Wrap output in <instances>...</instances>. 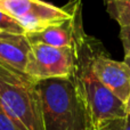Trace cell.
<instances>
[{
    "label": "cell",
    "instance_id": "6da1fadb",
    "mask_svg": "<svg viewBox=\"0 0 130 130\" xmlns=\"http://www.w3.org/2000/svg\"><path fill=\"white\" fill-rule=\"evenodd\" d=\"M45 130H89L85 99L73 75L38 81Z\"/></svg>",
    "mask_w": 130,
    "mask_h": 130
},
{
    "label": "cell",
    "instance_id": "7a4b0ae2",
    "mask_svg": "<svg viewBox=\"0 0 130 130\" xmlns=\"http://www.w3.org/2000/svg\"><path fill=\"white\" fill-rule=\"evenodd\" d=\"M98 45V40L88 37L78 52V62L73 73L87 106L89 130H94L106 121L127 115L126 104L108 90L92 71V56Z\"/></svg>",
    "mask_w": 130,
    "mask_h": 130
},
{
    "label": "cell",
    "instance_id": "3957f363",
    "mask_svg": "<svg viewBox=\"0 0 130 130\" xmlns=\"http://www.w3.org/2000/svg\"><path fill=\"white\" fill-rule=\"evenodd\" d=\"M0 107L18 130H45L38 81L0 65Z\"/></svg>",
    "mask_w": 130,
    "mask_h": 130
},
{
    "label": "cell",
    "instance_id": "277c9868",
    "mask_svg": "<svg viewBox=\"0 0 130 130\" xmlns=\"http://www.w3.org/2000/svg\"><path fill=\"white\" fill-rule=\"evenodd\" d=\"M78 52L43 43H31L24 73L36 81L71 76L76 67Z\"/></svg>",
    "mask_w": 130,
    "mask_h": 130
},
{
    "label": "cell",
    "instance_id": "5b68a950",
    "mask_svg": "<svg viewBox=\"0 0 130 130\" xmlns=\"http://www.w3.org/2000/svg\"><path fill=\"white\" fill-rule=\"evenodd\" d=\"M0 10L15 18L29 34L69 18L71 4L56 7L41 0H0Z\"/></svg>",
    "mask_w": 130,
    "mask_h": 130
},
{
    "label": "cell",
    "instance_id": "8992f818",
    "mask_svg": "<svg viewBox=\"0 0 130 130\" xmlns=\"http://www.w3.org/2000/svg\"><path fill=\"white\" fill-rule=\"evenodd\" d=\"M71 16L57 22L36 33L26 34L31 43H43L56 48H70L79 50L86 42L88 36L83 29L82 2L71 0Z\"/></svg>",
    "mask_w": 130,
    "mask_h": 130
},
{
    "label": "cell",
    "instance_id": "52a82bcc",
    "mask_svg": "<svg viewBox=\"0 0 130 130\" xmlns=\"http://www.w3.org/2000/svg\"><path fill=\"white\" fill-rule=\"evenodd\" d=\"M91 67L97 79L126 104L130 94V70L127 65L111 59L99 42L92 56Z\"/></svg>",
    "mask_w": 130,
    "mask_h": 130
},
{
    "label": "cell",
    "instance_id": "ba28073f",
    "mask_svg": "<svg viewBox=\"0 0 130 130\" xmlns=\"http://www.w3.org/2000/svg\"><path fill=\"white\" fill-rule=\"evenodd\" d=\"M30 48L26 34L0 32V65L24 72Z\"/></svg>",
    "mask_w": 130,
    "mask_h": 130
},
{
    "label": "cell",
    "instance_id": "9c48e42d",
    "mask_svg": "<svg viewBox=\"0 0 130 130\" xmlns=\"http://www.w3.org/2000/svg\"><path fill=\"white\" fill-rule=\"evenodd\" d=\"M108 15L120 25V29L130 26V0H103Z\"/></svg>",
    "mask_w": 130,
    "mask_h": 130
},
{
    "label": "cell",
    "instance_id": "30bf717a",
    "mask_svg": "<svg viewBox=\"0 0 130 130\" xmlns=\"http://www.w3.org/2000/svg\"><path fill=\"white\" fill-rule=\"evenodd\" d=\"M0 32L14 34H26L22 25L15 18H13L2 10H0Z\"/></svg>",
    "mask_w": 130,
    "mask_h": 130
},
{
    "label": "cell",
    "instance_id": "8fae6325",
    "mask_svg": "<svg viewBox=\"0 0 130 130\" xmlns=\"http://www.w3.org/2000/svg\"><path fill=\"white\" fill-rule=\"evenodd\" d=\"M94 130H130V115L127 114L124 118L106 121Z\"/></svg>",
    "mask_w": 130,
    "mask_h": 130
},
{
    "label": "cell",
    "instance_id": "7c38bea8",
    "mask_svg": "<svg viewBox=\"0 0 130 130\" xmlns=\"http://www.w3.org/2000/svg\"><path fill=\"white\" fill-rule=\"evenodd\" d=\"M0 130H18L5 111L0 107Z\"/></svg>",
    "mask_w": 130,
    "mask_h": 130
},
{
    "label": "cell",
    "instance_id": "4fadbf2b",
    "mask_svg": "<svg viewBox=\"0 0 130 130\" xmlns=\"http://www.w3.org/2000/svg\"><path fill=\"white\" fill-rule=\"evenodd\" d=\"M120 39H121V42L123 45L124 52L130 50V26L120 29Z\"/></svg>",
    "mask_w": 130,
    "mask_h": 130
},
{
    "label": "cell",
    "instance_id": "5bb4252c",
    "mask_svg": "<svg viewBox=\"0 0 130 130\" xmlns=\"http://www.w3.org/2000/svg\"><path fill=\"white\" fill-rule=\"evenodd\" d=\"M123 63L127 65V67L130 70V50L124 52V58H123Z\"/></svg>",
    "mask_w": 130,
    "mask_h": 130
},
{
    "label": "cell",
    "instance_id": "9a60e30c",
    "mask_svg": "<svg viewBox=\"0 0 130 130\" xmlns=\"http://www.w3.org/2000/svg\"><path fill=\"white\" fill-rule=\"evenodd\" d=\"M126 112H127V114L130 115V94L126 101Z\"/></svg>",
    "mask_w": 130,
    "mask_h": 130
}]
</instances>
